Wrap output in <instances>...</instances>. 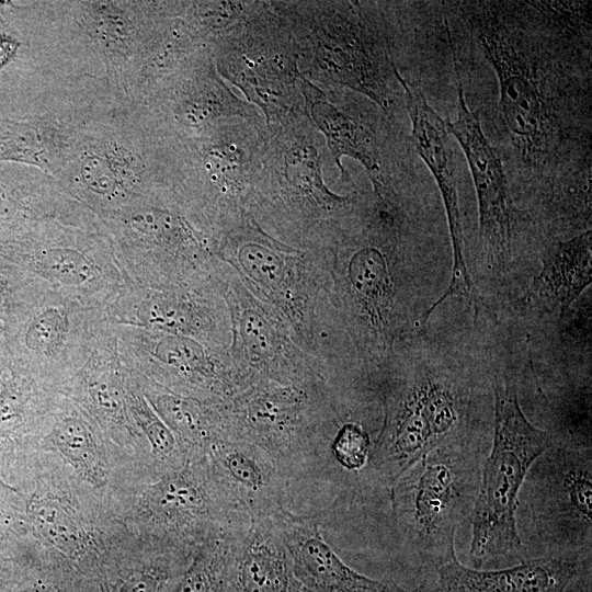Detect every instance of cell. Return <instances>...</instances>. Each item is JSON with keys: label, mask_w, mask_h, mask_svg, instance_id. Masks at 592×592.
<instances>
[{"label": "cell", "mask_w": 592, "mask_h": 592, "mask_svg": "<svg viewBox=\"0 0 592 592\" xmlns=\"http://www.w3.org/2000/svg\"><path fill=\"white\" fill-rule=\"evenodd\" d=\"M579 562L568 557L545 556L500 570H480L463 565L454 546L436 569L435 592H565Z\"/></svg>", "instance_id": "obj_10"}, {"label": "cell", "mask_w": 592, "mask_h": 592, "mask_svg": "<svg viewBox=\"0 0 592 592\" xmlns=\"http://www.w3.org/2000/svg\"><path fill=\"white\" fill-rule=\"evenodd\" d=\"M448 33V32H447ZM448 33L457 79L458 110L457 118L446 122L449 134L454 135L463 148L475 184L478 210L479 236L489 262L502 266L510 257L515 227L514 207L509 194L501 160L483 134L479 113L469 109L459 69L455 45Z\"/></svg>", "instance_id": "obj_3"}, {"label": "cell", "mask_w": 592, "mask_h": 592, "mask_svg": "<svg viewBox=\"0 0 592 592\" xmlns=\"http://www.w3.org/2000/svg\"><path fill=\"white\" fill-rule=\"evenodd\" d=\"M138 419L153 448L162 459H173L177 452V442L166 424L147 407L138 406Z\"/></svg>", "instance_id": "obj_25"}, {"label": "cell", "mask_w": 592, "mask_h": 592, "mask_svg": "<svg viewBox=\"0 0 592 592\" xmlns=\"http://www.w3.org/2000/svg\"><path fill=\"white\" fill-rule=\"evenodd\" d=\"M319 155L311 146L294 148L286 156V175L300 190L327 205H341V198L327 190L320 175Z\"/></svg>", "instance_id": "obj_18"}, {"label": "cell", "mask_w": 592, "mask_h": 592, "mask_svg": "<svg viewBox=\"0 0 592 592\" xmlns=\"http://www.w3.org/2000/svg\"><path fill=\"white\" fill-rule=\"evenodd\" d=\"M436 447L439 444L415 383L388 409L385 425L367 463L378 479L392 485Z\"/></svg>", "instance_id": "obj_11"}, {"label": "cell", "mask_w": 592, "mask_h": 592, "mask_svg": "<svg viewBox=\"0 0 592 592\" xmlns=\"http://www.w3.org/2000/svg\"><path fill=\"white\" fill-rule=\"evenodd\" d=\"M553 441L526 419L515 386L497 383L493 445L473 512L469 555L475 568L521 547L515 519L519 493L528 469Z\"/></svg>", "instance_id": "obj_1"}, {"label": "cell", "mask_w": 592, "mask_h": 592, "mask_svg": "<svg viewBox=\"0 0 592 592\" xmlns=\"http://www.w3.org/2000/svg\"><path fill=\"white\" fill-rule=\"evenodd\" d=\"M156 355L163 363L181 371L198 369L203 352L195 342L184 338H167L156 349Z\"/></svg>", "instance_id": "obj_24"}, {"label": "cell", "mask_w": 592, "mask_h": 592, "mask_svg": "<svg viewBox=\"0 0 592 592\" xmlns=\"http://www.w3.org/2000/svg\"><path fill=\"white\" fill-rule=\"evenodd\" d=\"M371 441L360 425L344 424L331 442V456L345 469L363 468L369 457Z\"/></svg>", "instance_id": "obj_22"}, {"label": "cell", "mask_w": 592, "mask_h": 592, "mask_svg": "<svg viewBox=\"0 0 592 592\" xmlns=\"http://www.w3.org/2000/svg\"><path fill=\"white\" fill-rule=\"evenodd\" d=\"M240 261L251 276L264 284L273 286L282 278V262L263 247L246 246L240 252Z\"/></svg>", "instance_id": "obj_23"}, {"label": "cell", "mask_w": 592, "mask_h": 592, "mask_svg": "<svg viewBox=\"0 0 592 592\" xmlns=\"http://www.w3.org/2000/svg\"><path fill=\"white\" fill-rule=\"evenodd\" d=\"M242 321V332L252 345L260 349H266L271 345V331L262 318L255 314H249L244 316Z\"/></svg>", "instance_id": "obj_30"}, {"label": "cell", "mask_w": 592, "mask_h": 592, "mask_svg": "<svg viewBox=\"0 0 592 592\" xmlns=\"http://www.w3.org/2000/svg\"><path fill=\"white\" fill-rule=\"evenodd\" d=\"M392 69L406 92L413 147L430 169L439 186L452 242L453 267L451 282L443 295L431 306V309L434 310L451 296H463L477 303L479 301V294L471 280L464 255V236L456 171L446 122L428 103L420 86L407 80L395 67Z\"/></svg>", "instance_id": "obj_5"}, {"label": "cell", "mask_w": 592, "mask_h": 592, "mask_svg": "<svg viewBox=\"0 0 592 592\" xmlns=\"http://www.w3.org/2000/svg\"><path fill=\"white\" fill-rule=\"evenodd\" d=\"M449 462L430 453L391 485L395 515L425 539L454 544L458 491Z\"/></svg>", "instance_id": "obj_6"}, {"label": "cell", "mask_w": 592, "mask_h": 592, "mask_svg": "<svg viewBox=\"0 0 592 592\" xmlns=\"http://www.w3.org/2000/svg\"><path fill=\"white\" fill-rule=\"evenodd\" d=\"M225 435L246 440L264 451L292 480L325 464V442L307 421V397L292 388H264L236 408Z\"/></svg>", "instance_id": "obj_2"}, {"label": "cell", "mask_w": 592, "mask_h": 592, "mask_svg": "<svg viewBox=\"0 0 592 592\" xmlns=\"http://www.w3.org/2000/svg\"><path fill=\"white\" fill-rule=\"evenodd\" d=\"M479 41L500 88V107L508 133L530 162L546 152L550 118L535 69L500 25H479Z\"/></svg>", "instance_id": "obj_4"}, {"label": "cell", "mask_w": 592, "mask_h": 592, "mask_svg": "<svg viewBox=\"0 0 592 592\" xmlns=\"http://www.w3.org/2000/svg\"><path fill=\"white\" fill-rule=\"evenodd\" d=\"M417 384L433 435L440 445L456 426V398L447 384L435 378L426 376Z\"/></svg>", "instance_id": "obj_17"}, {"label": "cell", "mask_w": 592, "mask_h": 592, "mask_svg": "<svg viewBox=\"0 0 592 592\" xmlns=\"http://www.w3.org/2000/svg\"><path fill=\"white\" fill-rule=\"evenodd\" d=\"M35 267L44 275L66 285H80L93 276L92 263L80 252L71 249L53 248L39 252Z\"/></svg>", "instance_id": "obj_19"}, {"label": "cell", "mask_w": 592, "mask_h": 592, "mask_svg": "<svg viewBox=\"0 0 592 592\" xmlns=\"http://www.w3.org/2000/svg\"><path fill=\"white\" fill-rule=\"evenodd\" d=\"M92 398L100 408L109 412H115L121 408L119 394L110 384L96 383L92 388Z\"/></svg>", "instance_id": "obj_31"}, {"label": "cell", "mask_w": 592, "mask_h": 592, "mask_svg": "<svg viewBox=\"0 0 592 592\" xmlns=\"http://www.w3.org/2000/svg\"><path fill=\"white\" fill-rule=\"evenodd\" d=\"M24 398L14 385H3L0 391V435L11 433L22 420Z\"/></svg>", "instance_id": "obj_27"}, {"label": "cell", "mask_w": 592, "mask_h": 592, "mask_svg": "<svg viewBox=\"0 0 592 592\" xmlns=\"http://www.w3.org/2000/svg\"><path fill=\"white\" fill-rule=\"evenodd\" d=\"M297 579L308 592H423L368 578L348 566L326 542L317 516L288 509L275 514Z\"/></svg>", "instance_id": "obj_7"}, {"label": "cell", "mask_w": 592, "mask_h": 592, "mask_svg": "<svg viewBox=\"0 0 592 592\" xmlns=\"http://www.w3.org/2000/svg\"><path fill=\"white\" fill-rule=\"evenodd\" d=\"M81 177L92 191L102 195H112L119 189L118 177L109 161L95 155L82 161Z\"/></svg>", "instance_id": "obj_26"}, {"label": "cell", "mask_w": 592, "mask_h": 592, "mask_svg": "<svg viewBox=\"0 0 592 592\" xmlns=\"http://www.w3.org/2000/svg\"><path fill=\"white\" fill-rule=\"evenodd\" d=\"M206 457L214 476L252 520L273 516L287 509L291 480L257 445L223 436L208 447Z\"/></svg>", "instance_id": "obj_8"}, {"label": "cell", "mask_w": 592, "mask_h": 592, "mask_svg": "<svg viewBox=\"0 0 592 592\" xmlns=\"http://www.w3.org/2000/svg\"><path fill=\"white\" fill-rule=\"evenodd\" d=\"M207 168L217 181L228 184L236 181L240 172H242V161L236 150L223 148L209 155Z\"/></svg>", "instance_id": "obj_28"}, {"label": "cell", "mask_w": 592, "mask_h": 592, "mask_svg": "<svg viewBox=\"0 0 592 592\" xmlns=\"http://www.w3.org/2000/svg\"><path fill=\"white\" fill-rule=\"evenodd\" d=\"M59 449L87 474L95 476L100 457L94 440L87 426L77 419H66L55 431Z\"/></svg>", "instance_id": "obj_20"}, {"label": "cell", "mask_w": 592, "mask_h": 592, "mask_svg": "<svg viewBox=\"0 0 592 592\" xmlns=\"http://www.w3.org/2000/svg\"><path fill=\"white\" fill-rule=\"evenodd\" d=\"M311 113L327 136L330 150L342 174L344 170L340 162L341 158L349 156L358 160L372 180L378 183L379 162L369 130L326 101L314 103Z\"/></svg>", "instance_id": "obj_13"}, {"label": "cell", "mask_w": 592, "mask_h": 592, "mask_svg": "<svg viewBox=\"0 0 592 592\" xmlns=\"http://www.w3.org/2000/svg\"><path fill=\"white\" fill-rule=\"evenodd\" d=\"M591 230L551 244L528 291V298L563 317L572 303L591 284Z\"/></svg>", "instance_id": "obj_12"}, {"label": "cell", "mask_w": 592, "mask_h": 592, "mask_svg": "<svg viewBox=\"0 0 592 592\" xmlns=\"http://www.w3.org/2000/svg\"><path fill=\"white\" fill-rule=\"evenodd\" d=\"M66 331L65 314L57 308H47L31 321L25 333V343L29 349L48 355L61 344Z\"/></svg>", "instance_id": "obj_21"}, {"label": "cell", "mask_w": 592, "mask_h": 592, "mask_svg": "<svg viewBox=\"0 0 592 592\" xmlns=\"http://www.w3.org/2000/svg\"><path fill=\"white\" fill-rule=\"evenodd\" d=\"M232 539L219 537L203 544L172 592H225Z\"/></svg>", "instance_id": "obj_15"}, {"label": "cell", "mask_w": 592, "mask_h": 592, "mask_svg": "<svg viewBox=\"0 0 592 592\" xmlns=\"http://www.w3.org/2000/svg\"><path fill=\"white\" fill-rule=\"evenodd\" d=\"M568 492L571 503L577 511L590 523L592 487L587 471H578L569 477Z\"/></svg>", "instance_id": "obj_29"}, {"label": "cell", "mask_w": 592, "mask_h": 592, "mask_svg": "<svg viewBox=\"0 0 592 592\" xmlns=\"http://www.w3.org/2000/svg\"><path fill=\"white\" fill-rule=\"evenodd\" d=\"M350 283L366 312L379 325L391 300V281L383 254L375 248L356 252L350 261Z\"/></svg>", "instance_id": "obj_14"}, {"label": "cell", "mask_w": 592, "mask_h": 592, "mask_svg": "<svg viewBox=\"0 0 592 592\" xmlns=\"http://www.w3.org/2000/svg\"><path fill=\"white\" fill-rule=\"evenodd\" d=\"M30 517L38 532L52 544L67 554H76L82 547L79 526L60 503L42 499L30 505Z\"/></svg>", "instance_id": "obj_16"}, {"label": "cell", "mask_w": 592, "mask_h": 592, "mask_svg": "<svg viewBox=\"0 0 592 592\" xmlns=\"http://www.w3.org/2000/svg\"><path fill=\"white\" fill-rule=\"evenodd\" d=\"M16 43L0 36V67L3 66L14 54Z\"/></svg>", "instance_id": "obj_32"}, {"label": "cell", "mask_w": 592, "mask_h": 592, "mask_svg": "<svg viewBox=\"0 0 592 592\" xmlns=\"http://www.w3.org/2000/svg\"><path fill=\"white\" fill-rule=\"evenodd\" d=\"M225 592H308L275 515L253 520L230 544Z\"/></svg>", "instance_id": "obj_9"}]
</instances>
